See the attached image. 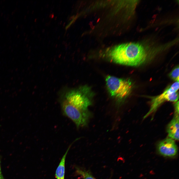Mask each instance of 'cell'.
<instances>
[{"label": "cell", "instance_id": "1", "mask_svg": "<svg viewBox=\"0 0 179 179\" xmlns=\"http://www.w3.org/2000/svg\"><path fill=\"white\" fill-rule=\"evenodd\" d=\"M107 54L109 59L114 63L131 66H138L143 63L147 55L143 46L135 43L114 46L107 51Z\"/></svg>", "mask_w": 179, "mask_h": 179}, {"label": "cell", "instance_id": "2", "mask_svg": "<svg viewBox=\"0 0 179 179\" xmlns=\"http://www.w3.org/2000/svg\"><path fill=\"white\" fill-rule=\"evenodd\" d=\"M89 91L86 87L72 90L66 94L65 100L82 112L90 113L88 108L91 102Z\"/></svg>", "mask_w": 179, "mask_h": 179}, {"label": "cell", "instance_id": "3", "mask_svg": "<svg viewBox=\"0 0 179 179\" xmlns=\"http://www.w3.org/2000/svg\"><path fill=\"white\" fill-rule=\"evenodd\" d=\"M106 82L111 95L119 100L125 98L131 91L132 84L129 80L109 75L106 77Z\"/></svg>", "mask_w": 179, "mask_h": 179}, {"label": "cell", "instance_id": "4", "mask_svg": "<svg viewBox=\"0 0 179 179\" xmlns=\"http://www.w3.org/2000/svg\"><path fill=\"white\" fill-rule=\"evenodd\" d=\"M179 89V82H176L162 93L153 98L151 101L150 109L144 116V119L155 113L160 106L165 101H177L179 97L177 92Z\"/></svg>", "mask_w": 179, "mask_h": 179}, {"label": "cell", "instance_id": "5", "mask_svg": "<svg viewBox=\"0 0 179 179\" xmlns=\"http://www.w3.org/2000/svg\"><path fill=\"white\" fill-rule=\"evenodd\" d=\"M64 114L71 119L77 128L86 125L90 116V113H84L76 108L66 100L62 103Z\"/></svg>", "mask_w": 179, "mask_h": 179}, {"label": "cell", "instance_id": "6", "mask_svg": "<svg viewBox=\"0 0 179 179\" xmlns=\"http://www.w3.org/2000/svg\"><path fill=\"white\" fill-rule=\"evenodd\" d=\"M157 148L158 152L164 157H173L178 153V147L175 140L169 137L159 142Z\"/></svg>", "mask_w": 179, "mask_h": 179}, {"label": "cell", "instance_id": "7", "mask_svg": "<svg viewBox=\"0 0 179 179\" xmlns=\"http://www.w3.org/2000/svg\"><path fill=\"white\" fill-rule=\"evenodd\" d=\"M179 114L175 113L174 116L167 126L168 137L176 140L179 139Z\"/></svg>", "mask_w": 179, "mask_h": 179}, {"label": "cell", "instance_id": "8", "mask_svg": "<svg viewBox=\"0 0 179 179\" xmlns=\"http://www.w3.org/2000/svg\"><path fill=\"white\" fill-rule=\"evenodd\" d=\"M71 147L69 146L63 156L55 172V176L57 179H65V163L66 157Z\"/></svg>", "mask_w": 179, "mask_h": 179}, {"label": "cell", "instance_id": "9", "mask_svg": "<svg viewBox=\"0 0 179 179\" xmlns=\"http://www.w3.org/2000/svg\"><path fill=\"white\" fill-rule=\"evenodd\" d=\"M77 173L81 176L83 179H96L89 171L77 167L76 168Z\"/></svg>", "mask_w": 179, "mask_h": 179}, {"label": "cell", "instance_id": "10", "mask_svg": "<svg viewBox=\"0 0 179 179\" xmlns=\"http://www.w3.org/2000/svg\"><path fill=\"white\" fill-rule=\"evenodd\" d=\"M179 67L177 66L172 70L169 74L170 77L176 82H179Z\"/></svg>", "mask_w": 179, "mask_h": 179}, {"label": "cell", "instance_id": "11", "mask_svg": "<svg viewBox=\"0 0 179 179\" xmlns=\"http://www.w3.org/2000/svg\"><path fill=\"white\" fill-rule=\"evenodd\" d=\"M175 113L179 114V101L176 102L174 104Z\"/></svg>", "mask_w": 179, "mask_h": 179}, {"label": "cell", "instance_id": "12", "mask_svg": "<svg viewBox=\"0 0 179 179\" xmlns=\"http://www.w3.org/2000/svg\"><path fill=\"white\" fill-rule=\"evenodd\" d=\"M2 175L1 174V168H0V176H2Z\"/></svg>", "mask_w": 179, "mask_h": 179}, {"label": "cell", "instance_id": "13", "mask_svg": "<svg viewBox=\"0 0 179 179\" xmlns=\"http://www.w3.org/2000/svg\"><path fill=\"white\" fill-rule=\"evenodd\" d=\"M0 179H4L2 175L0 176Z\"/></svg>", "mask_w": 179, "mask_h": 179}]
</instances>
